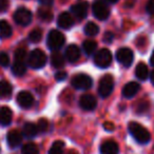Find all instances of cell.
Segmentation results:
<instances>
[{
    "label": "cell",
    "instance_id": "1",
    "mask_svg": "<svg viewBox=\"0 0 154 154\" xmlns=\"http://www.w3.org/2000/svg\"><path fill=\"white\" fill-rule=\"evenodd\" d=\"M128 130L130 134L133 136V138L138 143L145 145V143H149L150 139H151V135H150L149 131L146 128H143L141 125H139L138 122H131L128 125Z\"/></svg>",
    "mask_w": 154,
    "mask_h": 154
},
{
    "label": "cell",
    "instance_id": "2",
    "mask_svg": "<svg viewBox=\"0 0 154 154\" xmlns=\"http://www.w3.org/2000/svg\"><path fill=\"white\" fill-rule=\"evenodd\" d=\"M26 62H28L30 68L41 69L45 66L47 56H45V54L43 51H41V50H39V49H35L28 55Z\"/></svg>",
    "mask_w": 154,
    "mask_h": 154
},
{
    "label": "cell",
    "instance_id": "3",
    "mask_svg": "<svg viewBox=\"0 0 154 154\" xmlns=\"http://www.w3.org/2000/svg\"><path fill=\"white\" fill-rule=\"evenodd\" d=\"M66 42V38L62 33L57 30H52L48 34L47 45L51 51H58L62 48V45Z\"/></svg>",
    "mask_w": 154,
    "mask_h": 154
},
{
    "label": "cell",
    "instance_id": "4",
    "mask_svg": "<svg viewBox=\"0 0 154 154\" xmlns=\"http://www.w3.org/2000/svg\"><path fill=\"white\" fill-rule=\"evenodd\" d=\"M114 88V79L111 75H105V76L99 80L98 85V94L100 97L106 98L110 96Z\"/></svg>",
    "mask_w": 154,
    "mask_h": 154
},
{
    "label": "cell",
    "instance_id": "5",
    "mask_svg": "<svg viewBox=\"0 0 154 154\" xmlns=\"http://www.w3.org/2000/svg\"><path fill=\"white\" fill-rule=\"evenodd\" d=\"M71 85L77 90H89L93 85L92 78L87 74H77L73 76Z\"/></svg>",
    "mask_w": 154,
    "mask_h": 154
},
{
    "label": "cell",
    "instance_id": "6",
    "mask_svg": "<svg viewBox=\"0 0 154 154\" xmlns=\"http://www.w3.org/2000/svg\"><path fill=\"white\" fill-rule=\"evenodd\" d=\"M112 54L108 49H101L97 51L94 55V63L98 68L106 69L111 64Z\"/></svg>",
    "mask_w": 154,
    "mask_h": 154
},
{
    "label": "cell",
    "instance_id": "7",
    "mask_svg": "<svg viewBox=\"0 0 154 154\" xmlns=\"http://www.w3.org/2000/svg\"><path fill=\"white\" fill-rule=\"evenodd\" d=\"M32 18L33 15L31 13V11L26 9V8H19L14 13V20H15L16 23L21 26H29L31 23V21H32Z\"/></svg>",
    "mask_w": 154,
    "mask_h": 154
},
{
    "label": "cell",
    "instance_id": "8",
    "mask_svg": "<svg viewBox=\"0 0 154 154\" xmlns=\"http://www.w3.org/2000/svg\"><path fill=\"white\" fill-rule=\"evenodd\" d=\"M116 59L125 68H129L132 64L133 59H134L132 50L128 49V48H122V49L117 50V52H116Z\"/></svg>",
    "mask_w": 154,
    "mask_h": 154
},
{
    "label": "cell",
    "instance_id": "9",
    "mask_svg": "<svg viewBox=\"0 0 154 154\" xmlns=\"http://www.w3.org/2000/svg\"><path fill=\"white\" fill-rule=\"evenodd\" d=\"M93 10V14L94 16L99 20H106L109 18L110 15V11L108 9V7L103 2V1H96L94 2L92 7Z\"/></svg>",
    "mask_w": 154,
    "mask_h": 154
},
{
    "label": "cell",
    "instance_id": "10",
    "mask_svg": "<svg viewBox=\"0 0 154 154\" xmlns=\"http://www.w3.org/2000/svg\"><path fill=\"white\" fill-rule=\"evenodd\" d=\"M88 9H89L88 2H86V1H79V2H77L74 5H72L71 11H72L73 15L77 19L82 20L88 15Z\"/></svg>",
    "mask_w": 154,
    "mask_h": 154
},
{
    "label": "cell",
    "instance_id": "11",
    "mask_svg": "<svg viewBox=\"0 0 154 154\" xmlns=\"http://www.w3.org/2000/svg\"><path fill=\"white\" fill-rule=\"evenodd\" d=\"M97 106V100L93 95L84 94L79 98V107L85 111H93Z\"/></svg>",
    "mask_w": 154,
    "mask_h": 154
},
{
    "label": "cell",
    "instance_id": "12",
    "mask_svg": "<svg viewBox=\"0 0 154 154\" xmlns=\"http://www.w3.org/2000/svg\"><path fill=\"white\" fill-rule=\"evenodd\" d=\"M17 103L23 109H29L34 103V97L30 92L26 91H21L17 95Z\"/></svg>",
    "mask_w": 154,
    "mask_h": 154
},
{
    "label": "cell",
    "instance_id": "13",
    "mask_svg": "<svg viewBox=\"0 0 154 154\" xmlns=\"http://www.w3.org/2000/svg\"><path fill=\"white\" fill-rule=\"evenodd\" d=\"M22 137H23V135H22V133L20 132V131L16 130V129H14V130L10 131V132L7 134L8 145H9L11 148L18 147V146H19L20 143H21Z\"/></svg>",
    "mask_w": 154,
    "mask_h": 154
},
{
    "label": "cell",
    "instance_id": "14",
    "mask_svg": "<svg viewBox=\"0 0 154 154\" xmlns=\"http://www.w3.org/2000/svg\"><path fill=\"white\" fill-rule=\"evenodd\" d=\"M57 24L59 28L64 29V30H68V29H71L73 26H74V18L68 12H63L59 15L57 19Z\"/></svg>",
    "mask_w": 154,
    "mask_h": 154
},
{
    "label": "cell",
    "instance_id": "15",
    "mask_svg": "<svg viewBox=\"0 0 154 154\" xmlns=\"http://www.w3.org/2000/svg\"><path fill=\"white\" fill-rule=\"evenodd\" d=\"M64 57L69 62H76L80 58V50L76 45H70L66 49Z\"/></svg>",
    "mask_w": 154,
    "mask_h": 154
},
{
    "label": "cell",
    "instance_id": "16",
    "mask_svg": "<svg viewBox=\"0 0 154 154\" xmlns=\"http://www.w3.org/2000/svg\"><path fill=\"white\" fill-rule=\"evenodd\" d=\"M139 89H140V86L136 82H128L122 88V96L126 97V98H132L139 92Z\"/></svg>",
    "mask_w": 154,
    "mask_h": 154
},
{
    "label": "cell",
    "instance_id": "17",
    "mask_svg": "<svg viewBox=\"0 0 154 154\" xmlns=\"http://www.w3.org/2000/svg\"><path fill=\"white\" fill-rule=\"evenodd\" d=\"M100 154H118L119 147L114 140H106L100 146Z\"/></svg>",
    "mask_w": 154,
    "mask_h": 154
},
{
    "label": "cell",
    "instance_id": "18",
    "mask_svg": "<svg viewBox=\"0 0 154 154\" xmlns=\"http://www.w3.org/2000/svg\"><path fill=\"white\" fill-rule=\"evenodd\" d=\"M38 128H37V125L32 124V122H26L23 125V128H22V135L26 138H34L37 134H38Z\"/></svg>",
    "mask_w": 154,
    "mask_h": 154
},
{
    "label": "cell",
    "instance_id": "19",
    "mask_svg": "<svg viewBox=\"0 0 154 154\" xmlns=\"http://www.w3.org/2000/svg\"><path fill=\"white\" fill-rule=\"evenodd\" d=\"M12 118H13V113L11 109H9L8 107H2L0 109V125L1 126H9L12 122Z\"/></svg>",
    "mask_w": 154,
    "mask_h": 154
},
{
    "label": "cell",
    "instance_id": "20",
    "mask_svg": "<svg viewBox=\"0 0 154 154\" xmlns=\"http://www.w3.org/2000/svg\"><path fill=\"white\" fill-rule=\"evenodd\" d=\"M51 63L55 69L63 68L64 63H66V57L58 51H53L51 55Z\"/></svg>",
    "mask_w": 154,
    "mask_h": 154
},
{
    "label": "cell",
    "instance_id": "21",
    "mask_svg": "<svg viewBox=\"0 0 154 154\" xmlns=\"http://www.w3.org/2000/svg\"><path fill=\"white\" fill-rule=\"evenodd\" d=\"M135 76L140 80H146L149 76V70L148 66L143 62H139L135 68Z\"/></svg>",
    "mask_w": 154,
    "mask_h": 154
},
{
    "label": "cell",
    "instance_id": "22",
    "mask_svg": "<svg viewBox=\"0 0 154 154\" xmlns=\"http://www.w3.org/2000/svg\"><path fill=\"white\" fill-rule=\"evenodd\" d=\"M12 72L15 76H23L26 73V64L24 63V61L15 60L12 66Z\"/></svg>",
    "mask_w": 154,
    "mask_h": 154
},
{
    "label": "cell",
    "instance_id": "23",
    "mask_svg": "<svg viewBox=\"0 0 154 154\" xmlns=\"http://www.w3.org/2000/svg\"><path fill=\"white\" fill-rule=\"evenodd\" d=\"M12 36V26L5 20H0V38L7 39Z\"/></svg>",
    "mask_w": 154,
    "mask_h": 154
},
{
    "label": "cell",
    "instance_id": "24",
    "mask_svg": "<svg viewBox=\"0 0 154 154\" xmlns=\"http://www.w3.org/2000/svg\"><path fill=\"white\" fill-rule=\"evenodd\" d=\"M96 49H97V42L94 40H86L82 43V50H84L85 54L88 56H91L92 54H94Z\"/></svg>",
    "mask_w": 154,
    "mask_h": 154
},
{
    "label": "cell",
    "instance_id": "25",
    "mask_svg": "<svg viewBox=\"0 0 154 154\" xmlns=\"http://www.w3.org/2000/svg\"><path fill=\"white\" fill-rule=\"evenodd\" d=\"M64 143L61 140H56L52 143L51 148L49 150L48 154H63Z\"/></svg>",
    "mask_w": 154,
    "mask_h": 154
},
{
    "label": "cell",
    "instance_id": "26",
    "mask_svg": "<svg viewBox=\"0 0 154 154\" xmlns=\"http://www.w3.org/2000/svg\"><path fill=\"white\" fill-rule=\"evenodd\" d=\"M85 33L86 35L90 37H93V36H96L97 34L99 33V28L96 23L94 22H88L85 26Z\"/></svg>",
    "mask_w": 154,
    "mask_h": 154
},
{
    "label": "cell",
    "instance_id": "27",
    "mask_svg": "<svg viewBox=\"0 0 154 154\" xmlns=\"http://www.w3.org/2000/svg\"><path fill=\"white\" fill-rule=\"evenodd\" d=\"M12 93V86L10 82L5 80L0 82V97H7L11 95Z\"/></svg>",
    "mask_w": 154,
    "mask_h": 154
},
{
    "label": "cell",
    "instance_id": "28",
    "mask_svg": "<svg viewBox=\"0 0 154 154\" xmlns=\"http://www.w3.org/2000/svg\"><path fill=\"white\" fill-rule=\"evenodd\" d=\"M21 154H39V149L36 143H29L22 147Z\"/></svg>",
    "mask_w": 154,
    "mask_h": 154
},
{
    "label": "cell",
    "instance_id": "29",
    "mask_svg": "<svg viewBox=\"0 0 154 154\" xmlns=\"http://www.w3.org/2000/svg\"><path fill=\"white\" fill-rule=\"evenodd\" d=\"M41 38H42V32H41L40 29H35L29 34V40L33 43L39 42L41 40Z\"/></svg>",
    "mask_w": 154,
    "mask_h": 154
},
{
    "label": "cell",
    "instance_id": "30",
    "mask_svg": "<svg viewBox=\"0 0 154 154\" xmlns=\"http://www.w3.org/2000/svg\"><path fill=\"white\" fill-rule=\"evenodd\" d=\"M38 17L42 21H51L53 19V13L48 9H39L38 10Z\"/></svg>",
    "mask_w": 154,
    "mask_h": 154
},
{
    "label": "cell",
    "instance_id": "31",
    "mask_svg": "<svg viewBox=\"0 0 154 154\" xmlns=\"http://www.w3.org/2000/svg\"><path fill=\"white\" fill-rule=\"evenodd\" d=\"M14 58L15 60H18V61H26L28 56H26V51L22 48L20 49H17L14 53Z\"/></svg>",
    "mask_w": 154,
    "mask_h": 154
},
{
    "label": "cell",
    "instance_id": "32",
    "mask_svg": "<svg viewBox=\"0 0 154 154\" xmlns=\"http://www.w3.org/2000/svg\"><path fill=\"white\" fill-rule=\"evenodd\" d=\"M37 128H38L39 133H45L49 129V122L45 118H40L37 122Z\"/></svg>",
    "mask_w": 154,
    "mask_h": 154
},
{
    "label": "cell",
    "instance_id": "33",
    "mask_svg": "<svg viewBox=\"0 0 154 154\" xmlns=\"http://www.w3.org/2000/svg\"><path fill=\"white\" fill-rule=\"evenodd\" d=\"M0 66L3 68L10 66V57L5 52H0Z\"/></svg>",
    "mask_w": 154,
    "mask_h": 154
},
{
    "label": "cell",
    "instance_id": "34",
    "mask_svg": "<svg viewBox=\"0 0 154 154\" xmlns=\"http://www.w3.org/2000/svg\"><path fill=\"white\" fill-rule=\"evenodd\" d=\"M148 108H149V103H147V101H140V103H138V105H137V112H138L139 114L145 113L148 110Z\"/></svg>",
    "mask_w": 154,
    "mask_h": 154
},
{
    "label": "cell",
    "instance_id": "35",
    "mask_svg": "<svg viewBox=\"0 0 154 154\" xmlns=\"http://www.w3.org/2000/svg\"><path fill=\"white\" fill-rule=\"evenodd\" d=\"M146 11L149 15L154 16V0H148L146 5Z\"/></svg>",
    "mask_w": 154,
    "mask_h": 154
},
{
    "label": "cell",
    "instance_id": "36",
    "mask_svg": "<svg viewBox=\"0 0 154 154\" xmlns=\"http://www.w3.org/2000/svg\"><path fill=\"white\" fill-rule=\"evenodd\" d=\"M55 78L58 82H62V80H64L66 78V73L62 72V71H59V72H57L55 74Z\"/></svg>",
    "mask_w": 154,
    "mask_h": 154
},
{
    "label": "cell",
    "instance_id": "37",
    "mask_svg": "<svg viewBox=\"0 0 154 154\" xmlns=\"http://www.w3.org/2000/svg\"><path fill=\"white\" fill-rule=\"evenodd\" d=\"M9 8V0H0V13L5 12Z\"/></svg>",
    "mask_w": 154,
    "mask_h": 154
},
{
    "label": "cell",
    "instance_id": "38",
    "mask_svg": "<svg viewBox=\"0 0 154 154\" xmlns=\"http://www.w3.org/2000/svg\"><path fill=\"white\" fill-rule=\"evenodd\" d=\"M113 37H114L113 33L107 32V33L105 34V37H103V40H105V42L110 43V42H112V41H113Z\"/></svg>",
    "mask_w": 154,
    "mask_h": 154
},
{
    "label": "cell",
    "instance_id": "39",
    "mask_svg": "<svg viewBox=\"0 0 154 154\" xmlns=\"http://www.w3.org/2000/svg\"><path fill=\"white\" fill-rule=\"evenodd\" d=\"M103 128L107 131H113L114 130V125L111 122H107L103 124Z\"/></svg>",
    "mask_w": 154,
    "mask_h": 154
},
{
    "label": "cell",
    "instance_id": "40",
    "mask_svg": "<svg viewBox=\"0 0 154 154\" xmlns=\"http://www.w3.org/2000/svg\"><path fill=\"white\" fill-rule=\"evenodd\" d=\"M39 2L43 5H47V7H50V5H53L54 0H39Z\"/></svg>",
    "mask_w": 154,
    "mask_h": 154
},
{
    "label": "cell",
    "instance_id": "41",
    "mask_svg": "<svg viewBox=\"0 0 154 154\" xmlns=\"http://www.w3.org/2000/svg\"><path fill=\"white\" fill-rule=\"evenodd\" d=\"M150 63H151V66H154V50H153V52H152L151 57H150Z\"/></svg>",
    "mask_w": 154,
    "mask_h": 154
},
{
    "label": "cell",
    "instance_id": "42",
    "mask_svg": "<svg viewBox=\"0 0 154 154\" xmlns=\"http://www.w3.org/2000/svg\"><path fill=\"white\" fill-rule=\"evenodd\" d=\"M150 79H151V82H152V85L154 86V70L152 71V73L150 74Z\"/></svg>",
    "mask_w": 154,
    "mask_h": 154
},
{
    "label": "cell",
    "instance_id": "43",
    "mask_svg": "<svg viewBox=\"0 0 154 154\" xmlns=\"http://www.w3.org/2000/svg\"><path fill=\"white\" fill-rule=\"evenodd\" d=\"M108 2H110V3H116L118 1V0H107Z\"/></svg>",
    "mask_w": 154,
    "mask_h": 154
}]
</instances>
